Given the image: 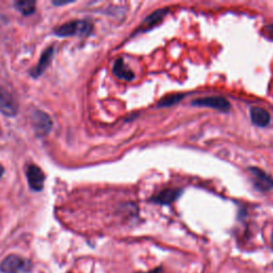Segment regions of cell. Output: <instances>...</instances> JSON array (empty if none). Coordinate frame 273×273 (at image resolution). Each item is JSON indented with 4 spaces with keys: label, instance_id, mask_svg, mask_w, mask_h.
<instances>
[{
    "label": "cell",
    "instance_id": "cell-19",
    "mask_svg": "<svg viewBox=\"0 0 273 273\" xmlns=\"http://www.w3.org/2000/svg\"><path fill=\"white\" fill-rule=\"evenodd\" d=\"M271 242H272V245H273V233H272V237H271Z\"/></svg>",
    "mask_w": 273,
    "mask_h": 273
},
{
    "label": "cell",
    "instance_id": "cell-10",
    "mask_svg": "<svg viewBox=\"0 0 273 273\" xmlns=\"http://www.w3.org/2000/svg\"><path fill=\"white\" fill-rule=\"evenodd\" d=\"M113 74H115L117 78L123 79V80H126V81H130L135 77L134 72H132L128 66L126 65V63L122 59H118L115 63V66H113Z\"/></svg>",
    "mask_w": 273,
    "mask_h": 273
},
{
    "label": "cell",
    "instance_id": "cell-6",
    "mask_svg": "<svg viewBox=\"0 0 273 273\" xmlns=\"http://www.w3.org/2000/svg\"><path fill=\"white\" fill-rule=\"evenodd\" d=\"M26 176L30 188L35 191H41L44 187L45 175L41 168L36 164H30L26 170Z\"/></svg>",
    "mask_w": 273,
    "mask_h": 273
},
{
    "label": "cell",
    "instance_id": "cell-5",
    "mask_svg": "<svg viewBox=\"0 0 273 273\" xmlns=\"http://www.w3.org/2000/svg\"><path fill=\"white\" fill-rule=\"evenodd\" d=\"M193 106H196V107H208V108H214L220 111L226 112L231 109L230 103L226 101L223 97H217V96H210V97H202V98H196L192 102Z\"/></svg>",
    "mask_w": 273,
    "mask_h": 273
},
{
    "label": "cell",
    "instance_id": "cell-1",
    "mask_svg": "<svg viewBox=\"0 0 273 273\" xmlns=\"http://www.w3.org/2000/svg\"><path fill=\"white\" fill-rule=\"evenodd\" d=\"M92 31V25L86 21H73L66 23L55 30L57 37H86Z\"/></svg>",
    "mask_w": 273,
    "mask_h": 273
},
{
    "label": "cell",
    "instance_id": "cell-18",
    "mask_svg": "<svg viewBox=\"0 0 273 273\" xmlns=\"http://www.w3.org/2000/svg\"><path fill=\"white\" fill-rule=\"evenodd\" d=\"M268 29H269V32H270V35H271V36H273V25H271V26H269V27H268Z\"/></svg>",
    "mask_w": 273,
    "mask_h": 273
},
{
    "label": "cell",
    "instance_id": "cell-8",
    "mask_svg": "<svg viewBox=\"0 0 273 273\" xmlns=\"http://www.w3.org/2000/svg\"><path fill=\"white\" fill-rule=\"evenodd\" d=\"M250 116L253 124L258 126V127H266L270 123V115L263 108H251Z\"/></svg>",
    "mask_w": 273,
    "mask_h": 273
},
{
    "label": "cell",
    "instance_id": "cell-14",
    "mask_svg": "<svg viewBox=\"0 0 273 273\" xmlns=\"http://www.w3.org/2000/svg\"><path fill=\"white\" fill-rule=\"evenodd\" d=\"M183 95L175 94V95H169L164 97L162 101L159 102V107H170V106L177 104L183 98Z\"/></svg>",
    "mask_w": 273,
    "mask_h": 273
},
{
    "label": "cell",
    "instance_id": "cell-7",
    "mask_svg": "<svg viewBox=\"0 0 273 273\" xmlns=\"http://www.w3.org/2000/svg\"><path fill=\"white\" fill-rule=\"evenodd\" d=\"M54 52H55V47L54 46H50L47 49H45L44 52L42 54L41 58H39V62L37 64L36 68H33L32 71L30 72V74L32 77H39L41 76L43 73L45 72V70L48 68V65L50 64L52 57H54Z\"/></svg>",
    "mask_w": 273,
    "mask_h": 273
},
{
    "label": "cell",
    "instance_id": "cell-17",
    "mask_svg": "<svg viewBox=\"0 0 273 273\" xmlns=\"http://www.w3.org/2000/svg\"><path fill=\"white\" fill-rule=\"evenodd\" d=\"M3 173H4V169H3V166H2V165H0V178L2 177Z\"/></svg>",
    "mask_w": 273,
    "mask_h": 273
},
{
    "label": "cell",
    "instance_id": "cell-16",
    "mask_svg": "<svg viewBox=\"0 0 273 273\" xmlns=\"http://www.w3.org/2000/svg\"><path fill=\"white\" fill-rule=\"evenodd\" d=\"M161 272V269L160 268H156L154 270H152L150 272H146V273H160Z\"/></svg>",
    "mask_w": 273,
    "mask_h": 273
},
{
    "label": "cell",
    "instance_id": "cell-15",
    "mask_svg": "<svg viewBox=\"0 0 273 273\" xmlns=\"http://www.w3.org/2000/svg\"><path fill=\"white\" fill-rule=\"evenodd\" d=\"M52 3H54V4L57 5V6H61V5H65V4L73 3V1H54Z\"/></svg>",
    "mask_w": 273,
    "mask_h": 273
},
{
    "label": "cell",
    "instance_id": "cell-9",
    "mask_svg": "<svg viewBox=\"0 0 273 273\" xmlns=\"http://www.w3.org/2000/svg\"><path fill=\"white\" fill-rule=\"evenodd\" d=\"M251 173L254 175L255 183L257 187L261 190H270L273 188V179L266 174L265 172L259 169H250Z\"/></svg>",
    "mask_w": 273,
    "mask_h": 273
},
{
    "label": "cell",
    "instance_id": "cell-11",
    "mask_svg": "<svg viewBox=\"0 0 273 273\" xmlns=\"http://www.w3.org/2000/svg\"><path fill=\"white\" fill-rule=\"evenodd\" d=\"M181 193L182 190L178 189H165L153 197L152 201L159 204H170L172 202H174L175 199L181 195Z\"/></svg>",
    "mask_w": 273,
    "mask_h": 273
},
{
    "label": "cell",
    "instance_id": "cell-4",
    "mask_svg": "<svg viewBox=\"0 0 273 273\" xmlns=\"http://www.w3.org/2000/svg\"><path fill=\"white\" fill-rule=\"evenodd\" d=\"M0 112L5 117H15L18 113L16 99L1 85H0Z\"/></svg>",
    "mask_w": 273,
    "mask_h": 273
},
{
    "label": "cell",
    "instance_id": "cell-3",
    "mask_svg": "<svg viewBox=\"0 0 273 273\" xmlns=\"http://www.w3.org/2000/svg\"><path fill=\"white\" fill-rule=\"evenodd\" d=\"M31 124L35 132L39 137L47 136L52 128V121L47 113L41 110H36L31 115Z\"/></svg>",
    "mask_w": 273,
    "mask_h": 273
},
{
    "label": "cell",
    "instance_id": "cell-13",
    "mask_svg": "<svg viewBox=\"0 0 273 273\" xmlns=\"http://www.w3.org/2000/svg\"><path fill=\"white\" fill-rule=\"evenodd\" d=\"M16 9L22 13L23 15H31L36 11V2L31 0H26V1H18L15 3Z\"/></svg>",
    "mask_w": 273,
    "mask_h": 273
},
{
    "label": "cell",
    "instance_id": "cell-2",
    "mask_svg": "<svg viewBox=\"0 0 273 273\" xmlns=\"http://www.w3.org/2000/svg\"><path fill=\"white\" fill-rule=\"evenodd\" d=\"M31 268V262L18 255H9L0 264V270L2 273H27Z\"/></svg>",
    "mask_w": 273,
    "mask_h": 273
},
{
    "label": "cell",
    "instance_id": "cell-12",
    "mask_svg": "<svg viewBox=\"0 0 273 273\" xmlns=\"http://www.w3.org/2000/svg\"><path fill=\"white\" fill-rule=\"evenodd\" d=\"M166 11L165 10H159L157 12H155L154 14H152L151 16H149V18L146 19V21L142 24L141 27H140V29L141 30H149L151 29L153 26L157 25L159 22L161 21V19L164 17Z\"/></svg>",
    "mask_w": 273,
    "mask_h": 273
}]
</instances>
